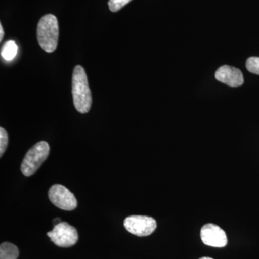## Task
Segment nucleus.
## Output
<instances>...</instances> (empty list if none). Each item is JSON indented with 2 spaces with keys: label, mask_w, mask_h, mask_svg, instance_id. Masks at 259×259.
I'll use <instances>...</instances> for the list:
<instances>
[{
  "label": "nucleus",
  "mask_w": 259,
  "mask_h": 259,
  "mask_svg": "<svg viewBox=\"0 0 259 259\" xmlns=\"http://www.w3.org/2000/svg\"><path fill=\"white\" fill-rule=\"evenodd\" d=\"M72 95L75 108L80 113H88L93 103L88 76L82 66H76L73 71Z\"/></svg>",
  "instance_id": "f257e3e1"
},
{
  "label": "nucleus",
  "mask_w": 259,
  "mask_h": 259,
  "mask_svg": "<svg viewBox=\"0 0 259 259\" xmlns=\"http://www.w3.org/2000/svg\"><path fill=\"white\" fill-rule=\"evenodd\" d=\"M59 35V23L55 15H44L37 24V38L39 45L46 52H54L57 48Z\"/></svg>",
  "instance_id": "f03ea898"
},
{
  "label": "nucleus",
  "mask_w": 259,
  "mask_h": 259,
  "mask_svg": "<svg viewBox=\"0 0 259 259\" xmlns=\"http://www.w3.org/2000/svg\"><path fill=\"white\" fill-rule=\"evenodd\" d=\"M50 153V146L46 141H40L33 146L25 154L21 164V171L25 176L34 175L47 160Z\"/></svg>",
  "instance_id": "7ed1b4c3"
},
{
  "label": "nucleus",
  "mask_w": 259,
  "mask_h": 259,
  "mask_svg": "<svg viewBox=\"0 0 259 259\" xmlns=\"http://www.w3.org/2000/svg\"><path fill=\"white\" fill-rule=\"evenodd\" d=\"M47 236L54 244L62 248L73 246L79 240L76 228L65 222H61L54 226L52 231L48 232Z\"/></svg>",
  "instance_id": "20e7f679"
},
{
  "label": "nucleus",
  "mask_w": 259,
  "mask_h": 259,
  "mask_svg": "<svg viewBox=\"0 0 259 259\" xmlns=\"http://www.w3.org/2000/svg\"><path fill=\"white\" fill-rule=\"evenodd\" d=\"M124 227L129 233L139 237L150 236L157 227L154 218L143 215H131L124 221Z\"/></svg>",
  "instance_id": "39448f33"
},
{
  "label": "nucleus",
  "mask_w": 259,
  "mask_h": 259,
  "mask_svg": "<svg viewBox=\"0 0 259 259\" xmlns=\"http://www.w3.org/2000/svg\"><path fill=\"white\" fill-rule=\"evenodd\" d=\"M49 197L56 207L64 210H74L77 207L74 194L64 186L53 185L49 191Z\"/></svg>",
  "instance_id": "423d86ee"
},
{
  "label": "nucleus",
  "mask_w": 259,
  "mask_h": 259,
  "mask_svg": "<svg viewBox=\"0 0 259 259\" xmlns=\"http://www.w3.org/2000/svg\"><path fill=\"white\" fill-rule=\"evenodd\" d=\"M201 239L204 244L215 248H223L228 243L226 232L217 225L208 223L201 229Z\"/></svg>",
  "instance_id": "0eeeda50"
},
{
  "label": "nucleus",
  "mask_w": 259,
  "mask_h": 259,
  "mask_svg": "<svg viewBox=\"0 0 259 259\" xmlns=\"http://www.w3.org/2000/svg\"><path fill=\"white\" fill-rule=\"evenodd\" d=\"M214 76L218 81L226 83L232 88H238L244 82L241 71L237 68L228 65L220 67L216 71Z\"/></svg>",
  "instance_id": "6e6552de"
},
{
  "label": "nucleus",
  "mask_w": 259,
  "mask_h": 259,
  "mask_svg": "<svg viewBox=\"0 0 259 259\" xmlns=\"http://www.w3.org/2000/svg\"><path fill=\"white\" fill-rule=\"evenodd\" d=\"M19 256L18 247L9 242L0 245V259H17Z\"/></svg>",
  "instance_id": "1a4fd4ad"
},
{
  "label": "nucleus",
  "mask_w": 259,
  "mask_h": 259,
  "mask_svg": "<svg viewBox=\"0 0 259 259\" xmlns=\"http://www.w3.org/2000/svg\"><path fill=\"white\" fill-rule=\"evenodd\" d=\"M18 46L13 40L5 42L2 48L1 56L6 61H11L16 56L18 53Z\"/></svg>",
  "instance_id": "9d476101"
},
{
  "label": "nucleus",
  "mask_w": 259,
  "mask_h": 259,
  "mask_svg": "<svg viewBox=\"0 0 259 259\" xmlns=\"http://www.w3.org/2000/svg\"><path fill=\"white\" fill-rule=\"evenodd\" d=\"M245 66L250 73L259 75V57L253 56V57L248 58Z\"/></svg>",
  "instance_id": "9b49d317"
},
{
  "label": "nucleus",
  "mask_w": 259,
  "mask_h": 259,
  "mask_svg": "<svg viewBox=\"0 0 259 259\" xmlns=\"http://www.w3.org/2000/svg\"><path fill=\"white\" fill-rule=\"evenodd\" d=\"M8 145V134L6 130L0 128V156H3Z\"/></svg>",
  "instance_id": "f8f14e48"
},
{
  "label": "nucleus",
  "mask_w": 259,
  "mask_h": 259,
  "mask_svg": "<svg viewBox=\"0 0 259 259\" xmlns=\"http://www.w3.org/2000/svg\"><path fill=\"white\" fill-rule=\"evenodd\" d=\"M132 0H110L108 2L109 8L113 13L119 11Z\"/></svg>",
  "instance_id": "ddd939ff"
},
{
  "label": "nucleus",
  "mask_w": 259,
  "mask_h": 259,
  "mask_svg": "<svg viewBox=\"0 0 259 259\" xmlns=\"http://www.w3.org/2000/svg\"><path fill=\"white\" fill-rule=\"evenodd\" d=\"M3 37H4V30H3V27L1 24V25H0V41L3 40Z\"/></svg>",
  "instance_id": "4468645a"
},
{
  "label": "nucleus",
  "mask_w": 259,
  "mask_h": 259,
  "mask_svg": "<svg viewBox=\"0 0 259 259\" xmlns=\"http://www.w3.org/2000/svg\"><path fill=\"white\" fill-rule=\"evenodd\" d=\"M199 259H213L212 258H209V257H202V258Z\"/></svg>",
  "instance_id": "2eb2a0df"
}]
</instances>
